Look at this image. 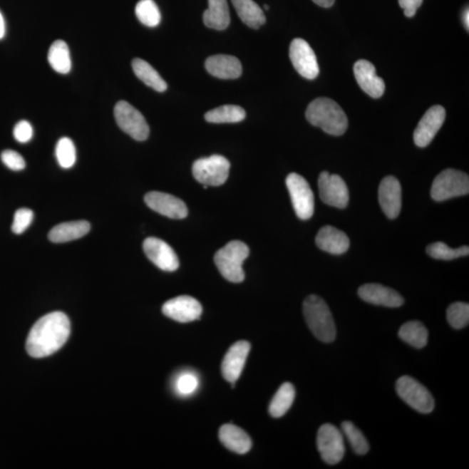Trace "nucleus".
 Instances as JSON below:
<instances>
[{
  "instance_id": "43",
  "label": "nucleus",
  "mask_w": 469,
  "mask_h": 469,
  "mask_svg": "<svg viewBox=\"0 0 469 469\" xmlns=\"http://www.w3.org/2000/svg\"><path fill=\"white\" fill-rule=\"evenodd\" d=\"M6 35V23L3 15L0 13V39L5 37Z\"/></svg>"
},
{
  "instance_id": "22",
  "label": "nucleus",
  "mask_w": 469,
  "mask_h": 469,
  "mask_svg": "<svg viewBox=\"0 0 469 469\" xmlns=\"http://www.w3.org/2000/svg\"><path fill=\"white\" fill-rule=\"evenodd\" d=\"M316 242L318 248L333 255H341L349 248L347 234L333 226L321 228L317 234Z\"/></svg>"
},
{
  "instance_id": "14",
  "label": "nucleus",
  "mask_w": 469,
  "mask_h": 469,
  "mask_svg": "<svg viewBox=\"0 0 469 469\" xmlns=\"http://www.w3.org/2000/svg\"><path fill=\"white\" fill-rule=\"evenodd\" d=\"M143 247L147 257L159 269L172 272L180 267L177 254L165 241L156 237H149L145 240Z\"/></svg>"
},
{
  "instance_id": "25",
  "label": "nucleus",
  "mask_w": 469,
  "mask_h": 469,
  "mask_svg": "<svg viewBox=\"0 0 469 469\" xmlns=\"http://www.w3.org/2000/svg\"><path fill=\"white\" fill-rule=\"evenodd\" d=\"M209 7L204 13L205 25L222 31L230 26V17L227 0H208Z\"/></svg>"
},
{
  "instance_id": "24",
  "label": "nucleus",
  "mask_w": 469,
  "mask_h": 469,
  "mask_svg": "<svg viewBox=\"0 0 469 469\" xmlns=\"http://www.w3.org/2000/svg\"><path fill=\"white\" fill-rule=\"evenodd\" d=\"M91 225L85 220L63 222L51 230L48 237L56 244L79 239L88 234Z\"/></svg>"
},
{
  "instance_id": "13",
  "label": "nucleus",
  "mask_w": 469,
  "mask_h": 469,
  "mask_svg": "<svg viewBox=\"0 0 469 469\" xmlns=\"http://www.w3.org/2000/svg\"><path fill=\"white\" fill-rule=\"evenodd\" d=\"M445 118H446V111L443 106L435 105L429 108L421 119L415 130L416 145L424 148L431 144L443 126Z\"/></svg>"
},
{
  "instance_id": "23",
  "label": "nucleus",
  "mask_w": 469,
  "mask_h": 469,
  "mask_svg": "<svg viewBox=\"0 0 469 469\" xmlns=\"http://www.w3.org/2000/svg\"><path fill=\"white\" fill-rule=\"evenodd\" d=\"M220 440L229 450L244 455L250 450L252 442L247 433L232 424H225L220 431Z\"/></svg>"
},
{
  "instance_id": "45",
  "label": "nucleus",
  "mask_w": 469,
  "mask_h": 469,
  "mask_svg": "<svg viewBox=\"0 0 469 469\" xmlns=\"http://www.w3.org/2000/svg\"><path fill=\"white\" fill-rule=\"evenodd\" d=\"M264 8H265V10H269V7L268 5H265Z\"/></svg>"
},
{
  "instance_id": "29",
  "label": "nucleus",
  "mask_w": 469,
  "mask_h": 469,
  "mask_svg": "<svg viewBox=\"0 0 469 469\" xmlns=\"http://www.w3.org/2000/svg\"><path fill=\"white\" fill-rule=\"evenodd\" d=\"M398 335L405 343L417 349L424 348L428 344V329L418 321H411L404 324L401 326Z\"/></svg>"
},
{
  "instance_id": "32",
  "label": "nucleus",
  "mask_w": 469,
  "mask_h": 469,
  "mask_svg": "<svg viewBox=\"0 0 469 469\" xmlns=\"http://www.w3.org/2000/svg\"><path fill=\"white\" fill-rule=\"evenodd\" d=\"M135 11L138 21L146 26L156 27L161 21L160 11L153 0H140Z\"/></svg>"
},
{
  "instance_id": "42",
  "label": "nucleus",
  "mask_w": 469,
  "mask_h": 469,
  "mask_svg": "<svg viewBox=\"0 0 469 469\" xmlns=\"http://www.w3.org/2000/svg\"><path fill=\"white\" fill-rule=\"evenodd\" d=\"M316 5L324 8L331 7L335 3V0H313Z\"/></svg>"
},
{
  "instance_id": "36",
  "label": "nucleus",
  "mask_w": 469,
  "mask_h": 469,
  "mask_svg": "<svg viewBox=\"0 0 469 469\" xmlns=\"http://www.w3.org/2000/svg\"><path fill=\"white\" fill-rule=\"evenodd\" d=\"M447 318L453 328L460 329L466 327L469 323V305L467 303L452 304L448 308Z\"/></svg>"
},
{
  "instance_id": "10",
  "label": "nucleus",
  "mask_w": 469,
  "mask_h": 469,
  "mask_svg": "<svg viewBox=\"0 0 469 469\" xmlns=\"http://www.w3.org/2000/svg\"><path fill=\"white\" fill-rule=\"evenodd\" d=\"M316 444L321 458L326 463L336 465L345 454L344 436L331 423L324 424L317 433Z\"/></svg>"
},
{
  "instance_id": "6",
  "label": "nucleus",
  "mask_w": 469,
  "mask_h": 469,
  "mask_svg": "<svg viewBox=\"0 0 469 469\" xmlns=\"http://www.w3.org/2000/svg\"><path fill=\"white\" fill-rule=\"evenodd\" d=\"M230 164L220 155L198 159L192 166L195 178L206 186H220L227 181Z\"/></svg>"
},
{
  "instance_id": "44",
  "label": "nucleus",
  "mask_w": 469,
  "mask_h": 469,
  "mask_svg": "<svg viewBox=\"0 0 469 469\" xmlns=\"http://www.w3.org/2000/svg\"><path fill=\"white\" fill-rule=\"evenodd\" d=\"M463 21L465 28L468 31L469 29V11L468 8L463 11Z\"/></svg>"
},
{
  "instance_id": "21",
  "label": "nucleus",
  "mask_w": 469,
  "mask_h": 469,
  "mask_svg": "<svg viewBox=\"0 0 469 469\" xmlns=\"http://www.w3.org/2000/svg\"><path fill=\"white\" fill-rule=\"evenodd\" d=\"M205 68L212 76L221 79H236L241 76L242 67L239 59L230 55H215L207 58Z\"/></svg>"
},
{
  "instance_id": "40",
  "label": "nucleus",
  "mask_w": 469,
  "mask_h": 469,
  "mask_svg": "<svg viewBox=\"0 0 469 469\" xmlns=\"http://www.w3.org/2000/svg\"><path fill=\"white\" fill-rule=\"evenodd\" d=\"M14 136L19 143L26 144L34 137L33 126L26 120L19 122L14 127Z\"/></svg>"
},
{
  "instance_id": "26",
  "label": "nucleus",
  "mask_w": 469,
  "mask_h": 469,
  "mask_svg": "<svg viewBox=\"0 0 469 469\" xmlns=\"http://www.w3.org/2000/svg\"><path fill=\"white\" fill-rule=\"evenodd\" d=\"M241 21L253 29H258L266 22L262 8L253 0H232Z\"/></svg>"
},
{
  "instance_id": "8",
  "label": "nucleus",
  "mask_w": 469,
  "mask_h": 469,
  "mask_svg": "<svg viewBox=\"0 0 469 469\" xmlns=\"http://www.w3.org/2000/svg\"><path fill=\"white\" fill-rule=\"evenodd\" d=\"M294 210L302 220H308L313 216L315 209L314 194L309 182L297 173H290L286 178Z\"/></svg>"
},
{
  "instance_id": "38",
  "label": "nucleus",
  "mask_w": 469,
  "mask_h": 469,
  "mask_svg": "<svg viewBox=\"0 0 469 469\" xmlns=\"http://www.w3.org/2000/svg\"><path fill=\"white\" fill-rule=\"evenodd\" d=\"M34 220L33 210L27 208H21L15 212L11 230L17 234L26 232Z\"/></svg>"
},
{
  "instance_id": "41",
  "label": "nucleus",
  "mask_w": 469,
  "mask_h": 469,
  "mask_svg": "<svg viewBox=\"0 0 469 469\" xmlns=\"http://www.w3.org/2000/svg\"><path fill=\"white\" fill-rule=\"evenodd\" d=\"M423 0H399L400 6L403 8L404 14L408 18L414 17L417 9L423 4Z\"/></svg>"
},
{
  "instance_id": "39",
  "label": "nucleus",
  "mask_w": 469,
  "mask_h": 469,
  "mask_svg": "<svg viewBox=\"0 0 469 469\" xmlns=\"http://www.w3.org/2000/svg\"><path fill=\"white\" fill-rule=\"evenodd\" d=\"M3 164L14 172H19L26 168L25 159L21 154L13 150H6L1 154Z\"/></svg>"
},
{
  "instance_id": "19",
  "label": "nucleus",
  "mask_w": 469,
  "mask_h": 469,
  "mask_svg": "<svg viewBox=\"0 0 469 469\" xmlns=\"http://www.w3.org/2000/svg\"><path fill=\"white\" fill-rule=\"evenodd\" d=\"M354 73L361 89L373 98L383 96L385 83L383 78L377 76L376 67L364 59L357 61L354 66Z\"/></svg>"
},
{
  "instance_id": "30",
  "label": "nucleus",
  "mask_w": 469,
  "mask_h": 469,
  "mask_svg": "<svg viewBox=\"0 0 469 469\" xmlns=\"http://www.w3.org/2000/svg\"><path fill=\"white\" fill-rule=\"evenodd\" d=\"M48 61L51 68L58 73L67 74L71 69V59L68 46L65 41H57L51 46Z\"/></svg>"
},
{
  "instance_id": "1",
  "label": "nucleus",
  "mask_w": 469,
  "mask_h": 469,
  "mask_svg": "<svg viewBox=\"0 0 469 469\" xmlns=\"http://www.w3.org/2000/svg\"><path fill=\"white\" fill-rule=\"evenodd\" d=\"M70 333L71 323L65 313L47 314L31 328L26 340V351L34 359L53 355L65 345Z\"/></svg>"
},
{
  "instance_id": "2",
  "label": "nucleus",
  "mask_w": 469,
  "mask_h": 469,
  "mask_svg": "<svg viewBox=\"0 0 469 469\" xmlns=\"http://www.w3.org/2000/svg\"><path fill=\"white\" fill-rule=\"evenodd\" d=\"M306 118L326 133L341 136L348 128V118L341 106L331 98L313 100L306 110Z\"/></svg>"
},
{
  "instance_id": "5",
  "label": "nucleus",
  "mask_w": 469,
  "mask_h": 469,
  "mask_svg": "<svg viewBox=\"0 0 469 469\" xmlns=\"http://www.w3.org/2000/svg\"><path fill=\"white\" fill-rule=\"evenodd\" d=\"M469 192V177L466 173L454 169L440 172L433 182L431 197L438 202L464 196Z\"/></svg>"
},
{
  "instance_id": "3",
  "label": "nucleus",
  "mask_w": 469,
  "mask_h": 469,
  "mask_svg": "<svg viewBox=\"0 0 469 469\" xmlns=\"http://www.w3.org/2000/svg\"><path fill=\"white\" fill-rule=\"evenodd\" d=\"M304 315L309 329L318 340L327 344L335 341V321L331 309L323 298L316 295L306 298L304 303Z\"/></svg>"
},
{
  "instance_id": "31",
  "label": "nucleus",
  "mask_w": 469,
  "mask_h": 469,
  "mask_svg": "<svg viewBox=\"0 0 469 469\" xmlns=\"http://www.w3.org/2000/svg\"><path fill=\"white\" fill-rule=\"evenodd\" d=\"M246 117V113L240 106L227 105L217 107L205 114L206 121L213 124H232L239 123Z\"/></svg>"
},
{
  "instance_id": "34",
  "label": "nucleus",
  "mask_w": 469,
  "mask_h": 469,
  "mask_svg": "<svg viewBox=\"0 0 469 469\" xmlns=\"http://www.w3.org/2000/svg\"><path fill=\"white\" fill-rule=\"evenodd\" d=\"M427 253L431 257L435 258V259L453 260L456 259V258L468 256L469 248L468 246H463V247L453 249L448 247L443 242H436L435 244L428 246Z\"/></svg>"
},
{
  "instance_id": "33",
  "label": "nucleus",
  "mask_w": 469,
  "mask_h": 469,
  "mask_svg": "<svg viewBox=\"0 0 469 469\" xmlns=\"http://www.w3.org/2000/svg\"><path fill=\"white\" fill-rule=\"evenodd\" d=\"M341 431L351 443L353 450L357 455H364L369 450V445L363 432L357 428L351 421H344L341 423Z\"/></svg>"
},
{
  "instance_id": "35",
  "label": "nucleus",
  "mask_w": 469,
  "mask_h": 469,
  "mask_svg": "<svg viewBox=\"0 0 469 469\" xmlns=\"http://www.w3.org/2000/svg\"><path fill=\"white\" fill-rule=\"evenodd\" d=\"M56 158L63 169H70L75 165L77 159L76 148L69 138L59 139L56 146Z\"/></svg>"
},
{
  "instance_id": "18",
  "label": "nucleus",
  "mask_w": 469,
  "mask_h": 469,
  "mask_svg": "<svg viewBox=\"0 0 469 469\" xmlns=\"http://www.w3.org/2000/svg\"><path fill=\"white\" fill-rule=\"evenodd\" d=\"M359 295L366 303L388 308H398L404 304L403 297L395 289L378 284L361 286Z\"/></svg>"
},
{
  "instance_id": "9",
  "label": "nucleus",
  "mask_w": 469,
  "mask_h": 469,
  "mask_svg": "<svg viewBox=\"0 0 469 469\" xmlns=\"http://www.w3.org/2000/svg\"><path fill=\"white\" fill-rule=\"evenodd\" d=\"M115 118L122 130L137 141H145L149 137L148 124L140 111L128 102L119 101L114 109Z\"/></svg>"
},
{
  "instance_id": "16",
  "label": "nucleus",
  "mask_w": 469,
  "mask_h": 469,
  "mask_svg": "<svg viewBox=\"0 0 469 469\" xmlns=\"http://www.w3.org/2000/svg\"><path fill=\"white\" fill-rule=\"evenodd\" d=\"M145 202L149 208L172 220H182L188 216V209L184 202L172 195L152 192L147 193Z\"/></svg>"
},
{
  "instance_id": "11",
  "label": "nucleus",
  "mask_w": 469,
  "mask_h": 469,
  "mask_svg": "<svg viewBox=\"0 0 469 469\" xmlns=\"http://www.w3.org/2000/svg\"><path fill=\"white\" fill-rule=\"evenodd\" d=\"M289 58L297 73L313 81L319 75V66L311 46L303 38H295L290 43Z\"/></svg>"
},
{
  "instance_id": "28",
  "label": "nucleus",
  "mask_w": 469,
  "mask_h": 469,
  "mask_svg": "<svg viewBox=\"0 0 469 469\" xmlns=\"http://www.w3.org/2000/svg\"><path fill=\"white\" fill-rule=\"evenodd\" d=\"M295 396V388L292 383H285L282 385L270 401L269 408L270 416L274 418H280L284 416L292 408Z\"/></svg>"
},
{
  "instance_id": "12",
  "label": "nucleus",
  "mask_w": 469,
  "mask_h": 469,
  "mask_svg": "<svg viewBox=\"0 0 469 469\" xmlns=\"http://www.w3.org/2000/svg\"><path fill=\"white\" fill-rule=\"evenodd\" d=\"M321 200L333 207L344 209L349 200V189L339 175L321 172L318 180Z\"/></svg>"
},
{
  "instance_id": "17",
  "label": "nucleus",
  "mask_w": 469,
  "mask_h": 469,
  "mask_svg": "<svg viewBox=\"0 0 469 469\" xmlns=\"http://www.w3.org/2000/svg\"><path fill=\"white\" fill-rule=\"evenodd\" d=\"M250 351V344L239 341L230 348L222 364V373L225 379L234 384L239 378Z\"/></svg>"
},
{
  "instance_id": "4",
  "label": "nucleus",
  "mask_w": 469,
  "mask_h": 469,
  "mask_svg": "<svg viewBox=\"0 0 469 469\" xmlns=\"http://www.w3.org/2000/svg\"><path fill=\"white\" fill-rule=\"evenodd\" d=\"M249 255L247 245L241 241H232L215 255L214 260L218 270L226 280L238 284L244 280L242 264Z\"/></svg>"
},
{
  "instance_id": "37",
  "label": "nucleus",
  "mask_w": 469,
  "mask_h": 469,
  "mask_svg": "<svg viewBox=\"0 0 469 469\" xmlns=\"http://www.w3.org/2000/svg\"><path fill=\"white\" fill-rule=\"evenodd\" d=\"M200 386L198 377L192 372L182 373L178 376L175 388L180 396H187L192 395Z\"/></svg>"
},
{
  "instance_id": "20",
  "label": "nucleus",
  "mask_w": 469,
  "mask_h": 469,
  "mask_svg": "<svg viewBox=\"0 0 469 469\" xmlns=\"http://www.w3.org/2000/svg\"><path fill=\"white\" fill-rule=\"evenodd\" d=\"M379 202L381 210L389 220H395L399 216L401 209V187L395 177H386L381 180Z\"/></svg>"
},
{
  "instance_id": "27",
  "label": "nucleus",
  "mask_w": 469,
  "mask_h": 469,
  "mask_svg": "<svg viewBox=\"0 0 469 469\" xmlns=\"http://www.w3.org/2000/svg\"><path fill=\"white\" fill-rule=\"evenodd\" d=\"M131 65L135 75L146 86L158 93H164L167 90L166 82L148 62L144 59L135 58Z\"/></svg>"
},
{
  "instance_id": "15",
  "label": "nucleus",
  "mask_w": 469,
  "mask_h": 469,
  "mask_svg": "<svg viewBox=\"0 0 469 469\" xmlns=\"http://www.w3.org/2000/svg\"><path fill=\"white\" fill-rule=\"evenodd\" d=\"M163 313L180 323H190L197 320L202 315V305L194 297L180 296L172 298L163 305Z\"/></svg>"
},
{
  "instance_id": "7",
  "label": "nucleus",
  "mask_w": 469,
  "mask_h": 469,
  "mask_svg": "<svg viewBox=\"0 0 469 469\" xmlns=\"http://www.w3.org/2000/svg\"><path fill=\"white\" fill-rule=\"evenodd\" d=\"M396 388L401 398L415 411L423 414H429L434 411V398L418 381L411 376H401L396 381Z\"/></svg>"
}]
</instances>
